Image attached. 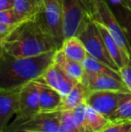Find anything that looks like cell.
<instances>
[{
  "instance_id": "6da1fadb",
  "label": "cell",
  "mask_w": 131,
  "mask_h": 132,
  "mask_svg": "<svg viewBox=\"0 0 131 132\" xmlns=\"http://www.w3.org/2000/svg\"><path fill=\"white\" fill-rule=\"evenodd\" d=\"M1 52L14 57H31L60 49V45L49 31L40 13L23 21L3 40Z\"/></svg>"
},
{
  "instance_id": "7a4b0ae2",
  "label": "cell",
  "mask_w": 131,
  "mask_h": 132,
  "mask_svg": "<svg viewBox=\"0 0 131 132\" xmlns=\"http://www.w3.org/2000/svg\"><path fill=\"white\" fill-rule=\"evenodd\" d=\"M55 51L31 57H14L0 53V88H18L39 79L52 64Z\"/></svg>"
},
{
  "instance_id": "3957f363",
  "label": "cell",
  "mask_w": 131,
  "mask_h": 132,
  "mask_svg": "<svg viewBox=\"0 0 131 132\" xmlns=\"http://www.w3.org/2000/svg\"><path fill=\"white\" fill-rule=\"evenodd\" d=\"M61 3L64 40L78 36L83 28L92 19L84 0H61Z\"/></svg>"
},
{
  "instance_id": "277c9868",
  "label": "cell",
  "mask_w": 131,
  "mask_h": 132,
  "mask_svg": "<svg viewBox=\"0 0 131 132\" xmlns=\"http://www.w3.org/2000/svg\"><path fill=\"white\" fill-rule=\"evenodd\" d=\"M78 37L83 42L90 56L119 72V68L109 53L99 28L93 19L90 20L83 28Z\"/></svg>"
},
{
  "instance_id": "5b68a950",
  "label": "cell",
  "mask_w": 131,
  "mask_h": 132,
  "mask_svg": "<svg viewBox=\"0 0 131 132\" xmlns=\"http://www.w3.org/2000/svg\"><path fill=\"white\" fill-rule=\"evenodd\" d=\"M130 97L131 92L88 91L85 103L109 119Z\"/></svg>"
},
{
  "instance_id": "8992f818",
  "label": "cell",
  "mask_w": 131,
  "mask_h": 132,
  "mask_svg": "<svg viewBox=\"0 0 131 132\" xmlns=\"http://www.w3.org/2000/svg\"><path fill=\"white\" fill-rule=\"evenodd\" d=\"M92 19L101 23L106 28L119 47L131 59V48L127 36L108 2H103L97 7L96 11L92 15Z\"/></svg>"
},
{
  "instance_id": "52a82bcc",
  "label": "cell",
  "mask_w": 131,
  "mask_h": 132,
  "mask_svg": "<svg viewBox=\"0 0 131 132\" xmlns=\"http://www.w3.org/2000/svg\"><path fill=\"white\" fill-rule=\"evenodd\" d=\"M61 110L40 111L34 116L8 125L5 129H25L33 132H58Z\"/></svg>"
},
{
  "instance_id": "ba28073f",
  "label": "cell",
  "mask_w": 131,
  "mask_h": 132,
  "mask_svg": "<svg viewBox=\"0 0 131 132\" xmlns=\"http://www.w3.org/2000/svg\"><path fill=\"white\" fill-rule=\"evenodd\" d=\"M40 80H32L20 87L19 111L16 114L15 122L22 121L40 112Z\"/></svg>"
},
{
  "instance_id": "9c48e42d",
  "label": "cell",
  "mask_w": 131,
  "mask_h": 132,
  "mask_svg": "<svg viewBox=\"0 0 131 132\" xmlns=\"http://www.w3.org/2000/svg\"><path fill=\"white\" fill-rule=\"evenodd\" d=\"M40 15L49 31L61 47L64 42L61 0H45Z\"/></svg>"
},
{
  "instance_id": "30bf717a",
  "label": "cell",
  "mask_w": 131,
  "mask_h": 132,
  "mask_svg": "<svg viewBox=\"0 0 131 132\" xmlns=\"http://www.w3.org/2000/svg\"><path fill=\"white\" fill-rule=\"evenodd\" d=\"M81 83L86 87L88 91H119L130 92L123 81L110 76L95 73L89 70L84 72Z\"/></svg>"
},
{
  "instance_id": "8fae6325",
  "label": "cell",
  "mask_w": 131,
  "mask_h": 132,
  "mask_svg": "<svg viewBox=\"0 0 131 132\" xmlns=\"http://www.w3.org/2000/svg\"><path fill=\"white\" fill-rule=\"evenodd\" d=\"M40 79L53 89L58 91L62 96H65L71 92L78 82L67 76L59 67L54 62L45 70Z\"/></svg>"
},
{
  "instance_id": "7c38bea8",
  "label": "cell",
  "mask_w": 131,
  "mask_h": 132,
  "mask_svg": "<svg viewBox=\"0 0 131 132\" xmlns=\"http://www.w3.org/2000/svg\"><path fill=\"white\" fill-rule=\"evenodd\" d=\"M18 88H0V130H5L13 115L19 111Z\"/></svg>"
},
{
  "instance_id": "4fadbf2b",
  "label": "cell",
  "mask_w": 131,
  "mask_h": 132,
  "mask_svg": "<svg viewBox=\"0 0 131 132\" xmlns=\"http://www.w3.org/2000/svg\"><path fill=\"white\" fill-rule=\"evenodd\" d=\"M53 62L58 65L71 78L78 83L82 82L85 68H84L82 63L69 57L61 49H58L55 51Z\"/></svg>"
},
{
  "instance_id": "5bb4252c",
  "label": "cell",
  "mask_w": 131,
  "mask_h": 132,
  "mask_svg": "<svg viewBox=\"0 0 131 132\" xmlns=\"http://www.w3.org/2000/svg\"><path fill=\"white\" fill-rule=\"evenodd\" d=\"M40 80V111H53L60 110L63 96L55 89Z\"/></svg>"
},
{
  "instance_id": "9a60e30c",
  "label": "cell",
  "mask_w": 131,
  "mask_h": 132,
  "mask_svg": "<svg viewBox=\"0 0 131 132\" xmlns=\"http://www.w3.org/2000/svg\"><path fill=\"white\" fill-rule=\"evenodd\" d=\"M95 23H96L97 26L99 28V31H100V32H101V36H102L103 40H104L107 50H108L110 55L111 56L112 59H113L114 62L116 63L118 68H122L127 63V61L131 59L123 51V50L119 47V44L114 40V38L111 36V34L109 32L108 30L103 26L101 23H97V22H95Z\"/></svg>"
},
{
  "instance_id": "2e32d148",
  "label": "cell",
  "mask_w": 131,
  "mask_h": 132,
  "mask_svg": "<svg viewBox=\"0 0 131 132\" xmlns=\"http://www.w3.org/2000/svg\"><path fill=\"white\" fill-rule=\"evenodd\" d=\"M60 49L69 57L80 63H83V61L89 56L87 50L78 36L65 39Z\"/></svg>"
},
{
  "instance_id": "e0dca14e",
  "label": "cell",
  "mask_w": 131,
  "mask_h": 132,
  "mask_svg": "<svg viewBox=\"0 0 131 132\" xmlns=\"http://www.w3.org/2000/svg\"><path fill=\"white\" fill-rule=\"evenodd\" d=\"M87 94L88 90L86 87L82 83H77L69 94L63 96L60 110L72 111L77 106L85 103Z\"/></svg>"
},
{
  "instance_id": "ac0fdd59",
  "label": "cell",
  "mask_w": 131,
  "mask_h": 132,
  "mask_svg": "<svg viewBox=\"0 0 131 132\" xmlns=\"http://www.w3.org/2000/svg\"><path fill=\"white\" fill-rule=\"evenodd\" d=\"M14 9L23 19L26 20L40 14L42 5L39 0H15Z\"/></svg>"
},
{
  "instance_id": "d6986e66",
  "label": "cell",
  "mask_w": 131,
  "mask_h": 132,
  "mask_svg": "<svg viewBox=\"0 0 131 132\" xmlns=\"http://www.w3.org/2000/svg\"><path fill=\"white\" fill-rule=\"evenodd\" d=\"M82 64L86 70H89V71L95 72V73H99V74H103V75L110 76V77H115V78L122 81L121 76L119 71L113 69L110 67H109L108 65L101 62L98 59H94V57L90 55L83 61Z\"/></svg>"
},
{
  "instance_id": "ffe728a7",
  "label": "cell",
  "mask_w": 131,
  "mask_h": 132,
  "mask_svg": "<svg viewBox=\"0 0 131 132\" xmlns=\"http://www.w3.org/2000/svg\"><path fill=\"white\" fill-rule=\"evenodd\" d=\"M86 115H87V121L89 127L91 128L93 132L101 131L103 128H105L110 123V120L106 116L97 111L93 108L90 107L89 105L86 106Z\"/></svg>"
},
{
  "instance_id": "44dd1931",
  "label": "cell",
  "mask_w": 131,
  "mask_h": 132,
  "mask_svg": "<svg viewBox=\"0 0 131 132\" xmlns=\"http://www.w3.org/2000/svg\"><path fill=\"white\" fill-rule=\"evenodd\" d=\"M118 18L131 48V11L121 6L111 7Z\"/></svg>"
},
{
  "instance_id": "7402d4cb",
  "label": "cell",
  "mask_w": 131,
  "mask_h": 132,
  "mask_svg": "<svg viewBox=\"0 0 131 132\" xmlns=\"http://www.w3.org/2000/svg\"><path fill=\"white\" fill-rule=\"evenodd\" d=\"M86 106H87L86 103H83V104L77 106L76 108L72 110L79 132H93L87 121Z\"/></svg>"
},
{
  "instance_id": "603a6c76",
  "label": "cell",
  "mask_w": 131,
  "mask_h": 132,
  "mask_svg": "<svg viewBox=\"0 0 131 132\" xmlns=\"http://www.w3.org/2000/svg\"><path fill=\"white\" fill-rule=\"evenodd\" d=\"M110 121H125L131 120V97L109 117Z\"/></svg>"
},
{
  "instance_id": "cb8c5ba5",
  "label": "cell",
  "mask_w": 131,
  "mask_h": 132,
  "mask_svg": "<svg viewBox=\"0 0 131 132\" xmlns=\"http://www.w3.org/2000/svg\"><path fill=\"white\" fill-rule=\"evenodd\" d=\"M27 20V19H26ZM25 21L21 17L14 8L8 9V10L0 11V23H5L10 26L15 27L21 23Z\"/></svg>"
},
{
  "instance_id": "d4e9b609",
  "label": "cell",
  "mask_w": 131,
  "mask_h": 132,
  "mask_svg": "<svg viewBox=\"0 0 131 132\" xmlns=\"http://www.w3.org/2000/svg\"><path fill=\"white\" fill-rule=\"evenodd\" d=\"M119 74L123 83L131 92V59H128L126 64L119 68Z\"/></svg>"
},
{
  "instance_id": "484cf974",
  "label": "cell",
  "mask_w": 131,
  "mask_h": 132,
  "mask_svg": "<svg viewBox=\"0 0 131 132\" xmlns=\"http://www.w3.org/2000/svg\"><path fill=\"white\" fill-rule=\"evenodd\" d=\"M123 122L124 121H116V122L110 121V123H109L106 127L103 128V129L99 132H118L119 130V129L121 128V126H122Z\"/></svg>"
},
{
  "instance_id": "4316f807",
  "label": "cell",
  "mask_w": 131,
  "mask_h": 132,
  "mask_svg": "<svg viewBox=\"0 0 131 132\" xmlns=\"http://www.w3.org/2000/svg\"><path fill=\"white\" fill-rule=\"evenodd\" d=\"M106 0H84V3H85L87 9L89 10L91 15H93V13L96 11L97 7L101 5V3L105 2Z\"/></svg>"
},
{
  "instance_id": "83f0119b",
  "label": "cell",
  "mask_w": 131,
  "mask_h": 132,
  "mask_svg": "<svg viewBox=\"0 0 131 132\" xmlns=\"http://www.w3.org/2000/svg\"><path fill=\"white\" fill-rule=\"evenodd\" d=\"M15 0H0V11L13 9L14 7Z\"/></svg>"
},
{
  "instance_id": "f1b7e54d",
  "label": "cell",
  "mask_w": 131,
  "mask_h": 132,
  "mask_svg": "<svg viewBox=\"0 0 131 132\" xmlns=\"http://www.w3.org/2000/svg\"><path fill=\"white\" fill-rule=\"evenodd\" d=\"M118 132H131V120H125Z\"/></svg>"
},
{
  "instance_id": "f546056e",
  "label": "cell",
  "mask_w": 131,
  "mask_h": 132,
  "mask_svg": "<svg viewBox=\"0 0 131 132\" xmlns=\"http://www.w3.org/2000/svg\"><path fill=\"white\" fill-rule=\"evenodd\" d=\"M58 132H78L75 129H72V128H69L67 126L64 125V124L60 123V126H59V130Z\"/></svg>"
},
{
  "instance_id": "4dcf8cb0",
  "label": "cell",
  "mask_w": 131,
  "mask_h": 132,
  "mask_svg": "<svg viewBox=\"0 0 131 132\" xmlns=\"http://www.w3.org/2000/svg\"><path fill=\"white\" fill-rule=\"evenodd\" d=\"M5 132H33L30 130H25V129H5Z\"/></svg>"
},
{
  "instance_id": "1f68e13d",
  "label": "cell",
  "mask_w": 131,
  "mask_h": 132,
  "mask_svg": "<svg viewBox=\"0 0 131 132\" xmlns=\"http://www.w3.org/2000/svg\"><path fill=\"white\" fill-rule=\"evenodd\" d=\"M125 2L127 5V9L131 11V0H125Z\"/></svg>"
},
{
  "instance_id": "d6a6232c",
  "label": "cell",
  "mask_w": 131,
  "mask_h": 132,
  "mask_svg": "<svg viewBox=\"0 0 131 132\" xmlns=\"http://www.w3.org/2000/svg\"><path fill=\"white\" fill-rule=\"evenodd\" d=\"M39 1H40V3L41 4V5H42V8H43V1H42V0H39Z\"/></svg>"
},
{
  "instance_id": "836d02e7",
  "label": "cell",
  "mask_w": 131,
  "mask_h": 132,
  "mask_svg": "<svg viewBox=\"0 0 131 132\" xmlns=\"http://www.w3.org/2000/svg\"><path fill=\"white\" fill-rule=\"evenodd\" d=\"M0 132H5V130H0Z\"/></svg>"
},
{
  "instance_id": "e575fe53",
  "label": "cell",
  "mask_w": 131,
  "mask_h": 132,
  "mask_svg": "<svg viewBox=\"0 0 131 132\" xmlns=\"http://www.w3.org/2000/svg\"><path fill=\"white\" fill-rule=\"evenodd\" d=\"M42 1H43V3H44V1H45V0H42Z\"/></svg>"
}]
</instances>
